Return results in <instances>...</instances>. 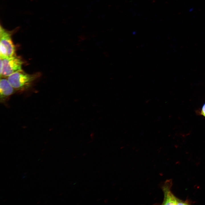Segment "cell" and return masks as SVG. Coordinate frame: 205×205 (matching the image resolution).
Instances as JSON below:
<instances>
[{
	"label": "cell",
	"mask_w": 205,
	"mask_h": 205,
	"mask_svg": "<svg viewBox=\"0 0 205 205\" xmlns=\"http://www.w3.org/2000/svg\"><path fill=\"white\" fill-rule=\"evenodd\" d=\"M40 75L39 73L29 74L21 69L8 77L7 79L16 91H22L29 89Z\"/></svg>",
	"instance_id": "obj_1"
},
{
	"label": "cell",
	"mask_w": 205,
	"mask_h": 205,
	"mask_svg": "<svg viewBox=\"0 0 205 205\" xmlns=\"http://www.w3.org/2000/svg\"><path fill=\"white\" fill-rule=\"evenodd\" d=\"M11 31L4 29L1 25L0 30V57L2 59L15 55V47L11 38Z\"/></svg>",
	"instance_id": "obj_2"
},
{
	"label": "cell",
	"mask_w": 205,
	"mask_h": 205,
	"mask_svg": "<svg viewBox=\"0 0 205 205\" xmlns=\"http://www.w3.org/2000/svg\"><path fill=\"white\" fill-rule=\"evenodd\" d=\"M3 68L0 77H8L22 69L24 62L20 57L16 55L11 57L2 59Z\"/></svg>",
	"instance_id": "obj_3"
},
{
	"label": "cell",
	"mask_w": 205,
	"mask_h": 205,
	"mask_svg": "<svg viewBox=\"0 0 205 205\" xmlns=\"http://www.w3.org/2000/svg\"><path fill=\"white\" fill-rule=\"evenodd\" d=\"M172 183L171 180L166 181L162 187L164 193V200L162 204L188 205L190 204L187 200L184 201L175 196L171 191Z\"/></svg>",
	"instance_id": "obj_4"
},
{
	"label": "cell",
	"mask_w": 205,
	"mask_h": 205,
	"mask_svg": "<svg viewBox=\"0 0 205 205\" xmlns=\"http://www.w3.org/2000/svg\"><path fill=\"white\" fill-rule=\"evenodd\" d=\"M16 90L9 82L7 79L1 77L0 81V101L3 102L12 95Z\"/></svg>",
	"instance_id": "obj_5"
},
{
	"label": "cell",
	"mask_w": 205,
	"mask_h": 205,
	"mask_svg": "<svg viewBox=\"0 0 205 205\" xmlns=\"http://www.w3.org/2000/svg\"><path fill=\"white\" fill-rule=\"evenodd\" d=\"M200 114L205 118V103L203 104L201 108Z\"/></svg>",
	"instance_id": "obj_6"
}]
</instances>
